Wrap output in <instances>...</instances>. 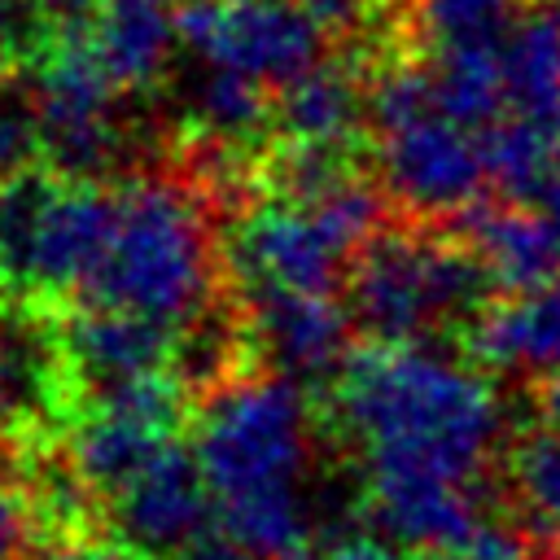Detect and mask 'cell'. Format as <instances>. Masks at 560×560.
<instances>
[{"instance_id":"cell-1","label":"cell","mask_w":560,"mask_h":560,"mask_svg":"<svg viewBox=\"0 0 560 560\" xmlns=\"http://www.w3.org/2000/svg\"><path fill=\"white\" fill-rule=\"evenodd\" d=\"M332 411L363 451V481L433 477L477 486L508 438L486 368L424 341L350 350L332 381Z\"/></svg>"},{"instance_id":"cell-2","label":"cell","mask_w":560,"mask_h":560,"mask_svg":"<svg viewBox=\"0 0 560 560\" xmlns=\"http://www.w3.org/2000/svg\"><path fill=\"white\" fill-rule=\"evenodd\" d=\"M350 319L372 341H433L499 293L477 249L446 223L376 228L350 258Z\"/></svg>"},{"instance_id":"cell-3","label":"cell","mask_w":560,"mask_h":560,"mask_svg":"<svg viewBox=\"0 0 560 560\" xmlns=\"http://www.w3.org/2000/svg\"><path fill=\"white\" fill-rule=\"evenodd\" d=\"M210 289L214 262L201 206L166 179L118 188V223L101 267L79 289V306L136 311L184 328L206 311Z\"/></svg>"},{"instance_id":"cell-4","label":"cell","mask_w":560,"mask_h":560,"mask_svg":"<svg viewBox=\"0 0 560 560\" xmlns=\"http://www.w3.org/2000/svg\"><path fill=\"white\" fill-rule=\"evenodd\" d=\"M192 451L214 508L302 494L311 459L306 385L284 372L223 381L206 402Z\"/></svg>"},{"instance_id":"cell-5","label":"cell","mask_w":560,"mask_h":560,"mask_svg":"<svg viewBox=\"0 0 560 560\" xmlns=\"http://www.w3.org/2000/svg\"><path fill=\"white\" fill-rule=\"evenodd\" d=\"M179 44L197 61L284 88L324 61L328 31L302 0H179Z\"/></svg>"},{"instance_id":"cell-6","label":"cell","mask_w":560,"mask_h":560,"mask_svg":"<svg viewBox=\"0 0 560 560\" xmlns=\"http://www.w3.org/2000/svg\"><path fill=\"white\" fill-rule=\"evenodd\" d=\"M381 188L416 223H446L472 201L486 197L490 166L481 153V136L459 127L446 114L420 118L411 127L381 136Z\"/></svg>"},{"instance_id":"cell-7","label":"cell","mask_w":560,"mask_h":560,"mask_svg":"<svg viewBox=\"0 0 560 560\" xmlns=\"http://www.w3.org/2000/svg\"><path fill=\"white\" fill-rule=\"evenodd\" d=\"M350 258L354 249L337 236V228L315 206L289 197L249 210L228 241V262L249 289L284 284L306 293H337Z\"/></svg>"},{"instance_id":"cell-8","label":"cell","mask_w":560,"mask_h":560,"mask_svg":"<svg viewBox=\"0 0 560 560\" xmlns=\"http://www.w3.org/2000/svg\"><path fill=\"white\" fill-rule=\"evenodd\" d=\"M114 499V534L149 560H171L210 516L214 494L197 464V451L166 442Z\"/></svg>"},{"instance_id":"cell-9","label":"cell","mask_w":560,"mask_h":560,"mask_svg":"<svg viewBox=\"0 0 560 560\" xmlns=\"http://www.w3.org/2000/svg\"><path fill=\"white\" fill-rule=\"evenodd\" d=\"M245 319H249V337L262 350V359L302 385L337 381V372L350 359L354 319L332 302V293L254 284Z\"/></svg>"},{"instance_id":"cell-10","label":"cell","mask_w":560,"mask_h":560,"mask_svg":"<svg viewBox=\"0 0 560 560\" xmlns=\"http://www.w3.org/2000/svg\"><path fill=\"white\" fill-rule=\"evenodd\" d=\"M468 359L486 372L538 381L560 372V271L521 293H494L464 328Z\"/></svg>"},{"instance_id":"cell-11","label":"cell","mask_w":560,"mask_h":560,"mask_svg":"<svg viewBox=\"0 0 560 560\" xmlns=\"http://www.w3.org/2000/svg\"><path fill=\"white\" fill-rule=\"evenodd\" d=\"M451 232H459L477 258L490 267L499 293H521L560 271V223L547 210H534V201H472L455 219H446Z\"/></svg>"},{"instance_id":"cell-12","label":"cell","mask_w":560,"mask_h":560,"mask_svg":"<svg viewBox=\"0 0 560 560\" xmlns=\"http://www.w3.org/2000/svg\"><path fill=\"white\" fill-rule=\"evenodd\" d=\"M175 354V328L136 311L114 306H83L66 324V359L74 363V376L92 389L158 372Z\"/></svg>"},{"instance_id":"cell-13","label":"cell","mask_w":560,"mask_h":560,"mask_svg":"<svg viewBox=\"0 0 560 560\" xmlns=\"http://www.w3.org/2000/svg\"><path fill=\"white\" fill-rule=\"evenodd\" d=\"M499 481V508L529 534L534 560H551L560 551V429L547 420L508 429Z\"/></svg>"},{"instance_id":"cell-14","label":"cell","mask_w":560,"mask_h":560,"mask_svg":"<svg viewBox=\"0 0 560 560\" xmlns=\"http://www.w3.org/2000/svg\"><path fill=\"white\" fill-rule=\"evenodd\" d=\"M372 61L341 48L332 61H315L306 74L280 88L276 127L284 140H359L368 127Z\"/></svg>"},{"instance_id":"cell-15","label":"cell","mask_w":560,"mask_h":560,"mask_svg":"<svg viewBox=\"0 0 560 560\" xmlns=\"http://www.w3.org/2000/svg\"><path fill=\"white\" fill-rule=\"evenodd\" d=\"M179 44V0H101L92 48L122 92L162 79Z\"/></svg>"},{"instance_id":"cell-16","label":"cell","mask_w":560,"mask_h":560,"mask_svg":"<svg viewBox=\"0 0 560 560\" xmlns=\"http://www.w3.org/2000/svg\"><path fill=\"white\" fill-rule=\"evenodd\" d=\"M166 442H175V433L149 424V420H136L109 402H96L79 429H74V442H70V468L83 477L88 490L96 494H114L122 490Z\"/></svg>"},{"instance_id":"cell-17","label":"cell","mask_w":560,"mask_h":560,"mask_svg":"<svg viewBox=\"0 0 560 560\" xmlns=\"http://www.w3.org/2000/svg\"><path fill=\"white\" fill-rule=\"evenodd\" d=\"M201 70L184 83V114L188 122L214 140V144H245L254 140L271 118V101H267V83L254 74H241L232 66H210L197 61Z\"/></svg>"},{"instance_id":"cell-18","label":"cell","mask_w":560,"mask_h":560,"mask_svg":"<svg viewBox=\"0 0 560 560\" xmlns=\"http://www.w3.org/2000/svg\"><path fill=\"white\" fill-rule=\"evenodd\" d=\"M503 79L521 114H547L560 101V0H525L503 44Z\"/></svg>"},{"instance_id":"cell-19","label":"cell","mask_w":560,"mask_h":560,"mask_svg":"<svg viewBox=\"0 0 560 560\" xmlns=\"http://www.w3.org/2000/svg\"><path fill=\"white\" fill-rule=\"evenodd\" d=\"M481 153L490 166V188L508 201H538L542 188L556 179V162L534 114L508 109L499 122L481 127Z\"/></svg>"},{"instance_id":"cell-20","label":"cell","mask_w":560,"mask_h":560,"mask_svg":"<svg viewBox=\"0 0 560 560\" xmlns=\"http://www.w3.org/2000/svg\"><path fill=\"white\" fill-rule=\"evenodd\" d=\"M525 0H416V31L424 52L438 48H499L508 44Z\"/></svg>"},{"instance_id":"cell-21","label":"cell","mask_w":560,"mask_h":560,"mask_svg":"<svg viewBox=\"0 0 560 560\" xmlns=\"http://www.w3.org/2000/svg\"><path fill=\"white\" fill-rule=\"evenodd\" d=\"M35 158H44L35 88L0 83V175L26 171Z\"/></svg>"},{"instance_id":"cell-22","label":"cell","mask_w":560,"mask_h":560,"mask_svg":"<svg viewBox=\"0 0 560 560\" xmlns=\"http://www.w3.org/2000/svg\"><path fill=\"white\" fill-rule=\"evenodd\" d=\"M171 560H258V556H254V551H249V547L219 521V512H214V516H210V521H206V525H201V529H197Z\"/></svg>"},{"instance_id":"cell-23","label":"cell","mask_w":560,"mask_h":560,"mask_svg":"<svg viewBox=\"0 0 560 560\" xmlns=\"http://www.w3.org/2000/svg\"><path fill=\"white\" fill-rule=\"evenodd\" d=\"M31 381H35V372H31V363L22 359V346H13V341L4 337V341H0V429L22 411V398H26Z\"/></svg>"},{"instance_id":"cell-24","label":"cell","mask_w":560,"mask_h":560,"mask_svg":"<svg viewBox=\"0 0 560 560\" xmlns=\"http://www.w3.org/2000/svg\"><path fill=\"white\" fill-rule=\"evenodd\" d=\"M31 542V516H26V503L0 486V560H18Z\"/></svg>"},{"instance_id":"cell-25","label":"cell","mask_w":560,"mask_h":560,"mask_svg":"<svg viewBox=\"0 0 560 560\" xmlns=\"http://www.w3.org/2000/svg\"><path fill=\"white\" fill-rule=\"evenodd\" d=\"M394 542H385V538H350V542H337L328 556H319V560H402V556H394L389 551Z\"/></svg>"},{"instance_id":"cell-26","label":"cell","mask_w":560,"mask_h":560,"mask_svg":"<svg viewBox=\"0 0 560 560\" xmlns=\"http://www.w3.org/2000/svg\"><path fill=\"white\" fill-rule=\"evenodd\" d=\"M529 385H534V411H538V420H547V424L560 429V372H547V376H538Z\"/></svg>"},{"instance_id":"cell-27","label":"cell","mask_w":560,"mask_h":560,"mask_svg":"<svg viewBox=\"0 0 560 560\" xmlns=\"http://www.w3.org/2000/svg\"><path fill=\"white\" fill-rule=\"evenodd\" d=\"M52 560H149V556H140L136 547H101V542H79V547H66V551H57Z\"/></svg>"},{"instance_id":"cell-28","label":"cell","mask_w":560,"mask_h":560,"mask_svg":"<svg viewBox=\"0 0 560 560\" xmlns=\"http://www.w3.org/2000/svg\"><path fill=\"white\" fill-rule=\"evenodd\" d=\"M542 122V136H547V149H551V162H556V175H560V101L547 109V114H534Z\"/></svg>"},{"instance_id":"cell-29","label":"cell","mask_w":560,"mask_h":560,"mask_svg":"<svg viewBox=\"0 0 560 560\" xmlns=\"http://www.w3.org/2000/svg\"><path fill=\"white\" fill-rule=\"evenodd\" d=\"M538 206H542V210H547V214H551V219L560 223V175H556V179H551V184L542 188V197H538Z\"/></svg>"},{"instance_id":"cell-30","label":"cell","mask_w":560,"mask_h":560,"mask_svg":"<svg viewBox=\"0 0 560 560\" xmlns=\"http://www.w3.org/2000/svg\"><path fill=\"white\" fill-rule=\"evenodd\" d=\"M0 341H4V328H0Z\"/></svg>"},{"instance_id":"cell-31","label":"cell","mask_w":560,"mask_h":560,"mask_svg":"<svg viewBox=\"0 0 560 560\" xmlns=\"http://www.w3.org/2000/svg\"><path fill=\"white\" fill-rule=\"evenodd\" d=\"M551 560H560V551H556V556H551Z\"/></svg>"}]
</instances>
